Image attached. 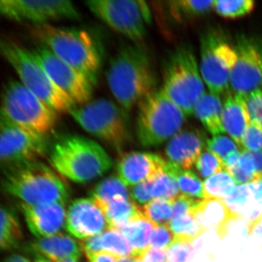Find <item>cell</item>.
<instances>
[{"instance_id":"6da1fadb","label":"cell","mask_w":262,"mask_h":262,"mask_svg":"<svg viewBox=\"0 0 262 262\" xmlns=\"http://www.w3.org/2000/svg\"><path fill=\"white\" fill-rule=\"evenodd\" d=\"M106 80L117 103L130 112L156 90V76L147 49L140 42L122 46L112 58Z\"/></svg>"},{"instance_id":"7a4b0ae2","label":"cell","mask_w":262,"mask_h":262,"mask_svg":"<svg viewBox=\"0 0 262 262\" xmlns=\"http://www.w3.org/2000/svg\"><path fill=\"white\" fill-rule=\"evenodd\" d=\"M49 163L62 177L84 184L107 173L111 157L98 143L78 135L62 136L50 147Z\"/></svg>"},{"instance_id":"3957f363","label":"cell","mask_w":262,"mask_h":262,"mask_svg":"<svg viewBox=\"0 0 262 262\" xmlns=\"http://www.w3.org/2000/svg\"><path fill=\"white\" fill-rule=\"evenodd\" d=\"M33 34L42 46L82 72L94 85L96 84L102 58L92 34L83 29L50 24L36 26Z\"/></svg>"},{"instance_id":"277c9868","label":"cell","mask_w":262,"mask_h":262,"mask_svg":"<svg viewBox=\"0 0 262 262\" xmlns=\"http://www.w3.org/2000/svg\"><path fill=\"white\" fill-rule=\"evenodd\" d=\"M2 188L23 204H66L70 199V188L67 182L40 161L10 168L2 180Z\"/></svg>"},{"instance_id":"5b68a950","label":"cell","mask_w":262,"mask_h":262,"mask_svg":"<svg viewBox=\"0 0 262 262\" xmlns=\"http://www.w3.org/2000/svg\"><path fill=\"white\" fill-rule=\"evenodd\" d=\"M186 115L164 91L155 90L138 105L136 136L144 147L161 145L177 135Z\"/></svg>"},{"instance_id":"8992f818","label":"cell","mask_w":262,"mask_h":262,"mask_svg":"<svg viewBox=\"0 0 262 262\" xmlns=\"http://www.w3.org/2000/svg\"><path fill=\"white\" fill-rule=\"evenodd\" d=\"M0 53L13 67L21 83L57 113H70L77 106L53 83L32 51L0 39Z\"/></svg>"},{"instance_id":"52a82bcc","label":"cell","mask_w":262,"mask_h":262,"mask_svg":"<svg viewBox=\"0 0 262 262\" xmlns=\"http://www.w3.org/2000/svg\"><path fill=\"white\" fill-rule=\"evenodd\" d=\"M164 90L186 116H190L194 106L205 93L195 55L187 47H179L170 53L164 65Z\"/></svg>"},{"instance_id":"ba28073f","label":"cell","mask_w":262,"mask_h":262,"mask_svg":"<svg viewBox=\"0 0 262 262\" xmlns=\"http://www.w3.org/2000/svg\"><path fill=\"white\" fill-rule=\"evenodd\" d=\"M71 116L86 132L120 149L130 140L128 112L118 103L98 98L71 110Z\"/></svg>"},{"instance_id":"9c48e42d","label":"cell","mask_w":262,"mask_h":262,"mask_svg":"<svg viewBox=\"0 0 262 262\" xmlns=\"http://www.w3.org/2000/svg\"><path fill=\"white\" fill-rule=\"evenodd\" d=\"M0 120L47 136L56 126L58 113L21 82L13 81L7 85L2 97Z\"/></svg>"},{"instance_id":"30bf717a","label":"cell","mask_w":262,"mask_h":262,"mask_svg":"<svg viewBox=\"0 0 262 262\" xmlns=\"http://www.w3.org/2000/svg\"><path fill=\"white\" fill-rule=\"evenodd\" d=\"M85 4L101 21L132 42H140L146 37L151 23V10L146 2L91 0Z\"/></svg>"},{"instance_id":"8fae6325","label":"cell","mask_w":262,"mask_h":262,"mask_svg":"<svg viewBox=\"0 0 262 262\" xmlns=\"http://www.w3.org/2000/svg\"><path fill=\"white\" fill-rule=\"evenodd\" d=\"M236 61L235 48L223 33L211 29L202 35L200 70L210 92L220 96L228 94Z\"/></svg>"},{"instance_id":"7c38bea8","label":"cell","mask_w":262,"mask_h":262,"mask_svg":"<svg viewBox=\"0 0 262 262\" xmlns=\"http://www.w3.org/2000/svg\"><path fill=\"white\" fill-rule=\"evenodd\" d=\"M49 149L47 136L0 120V163L12 168L39 161Z\"/></svg>"},{"instance_id":"4fadbf2b","label":"cell","mask_w":262,"mask_h":262,"mask_svg":"<svg viewBox=\"0 0 262 262\" xmlns=\"http://www.w3.org/2000/svg\"><path fill=\"white\" fill-rule=\"evenodd\" d=\"M0 18L35 25L61 20H78L77 7L67 0H0Z\"/></svg>"},{"instance_id":"5bb4252c","label":"cell","mask_w":262,"mask_h":262,"mask_svg":"<svg viewBox=\"0 0 262 262\" xmlns=\"http://www.w3.org/2000/svg\"><path fill=\"white\" fill-rule=\"evenodd\" d=\"M234 48L237 61L231 75L230 90L244 97L262 89V39L239 36Z\"/></svg>"},{"instance_id":"9a60e30c","label":"cell","mask_w":262,"mask_h":262,"mask_svg":"<svg viewBox=\"0 0 262 262\" xmlns=\"http://www.w3.org/2000/svg\"><path fill=\"white\" fill-rule=\"evenodd\" d=\"M32 52L53 83L76 104L91 101L94 84L82 72L62 61L44 46Z\"/></svg>"},{"instance_id":"2e32d148","label":"cell","mask_w":262,"mask_h":262,"mask_svg":"<svg viewBox=\"0 0 262 262\" xmlns=\"http://www.w3.org/2000/svg\"><path fill=\"white\" fill-rule=\"evenodd\" d=\"M65 227L69 233L80 239L101 234L108 228L102 211L89 198H80L71 203Z\"/></svg>"},{"instance_id":"e0dca14e","label":"cell","mask_w":262,"mask_h":262,"mask_svg":"<svg viewBox=\"0 0 262 262\" xmlns=\"http://www.w3.org/2000/svg\"><path fill=\"white\" fill-rule=\"evenodd\" d=\"M168 160L151 152L133 151L122 155L117 164L118 177L127 187L151 180L168 166Z\"/></svg>"},{"instance_id":"ac0fdd59","label":"cell","mask_w":262,"mask_h":262,"mask_svg":"<svg viewBox=\"0 0 262 262\" xmlns=\"http://www.w3.org/2000/svg\"><path fill=\"white\" fill-rule=\"evenodd\" d=\"M63 203H52L39 205L21 203L20 208L26 224L37 238L59 234L66 226L67 211Z\"/></svg>"},{"instance_id":"d6986e66","label":"cell","mask_w":262,"mask_h":262,"mask_svg":"<svg viewBox=\"0 0 262 262\" xmlns=\"http://www.w3.org/2000/svg\"><path fill=\"white\" fill-rule=\"evenodd\" d=\"M206 144L204 136L199 131L181 130L168 141L165 155L169 163L183 170H190L195 166Z\"/></svg>"},{"instance_id":"ffe728a7","label":"cell","mask_w":262,"mask_h":262,"mask_svg":"<svg viewBox=\"0 0 262 262\" xmlns=\"http://www.w3.org/2000/svg\"><path fill=\"white\" fill-rule=\"evenodd\" d=\"M193 216L206 232L214 231L220 238L227 234L229 225L239 218V215L229 208L225 200L215 198L201 201Z\"/></svg>"},{"instance_id":"44dd1931","label":"cell","mask_w":262,"mask_h":262,"mask_svg":"<svg viewBox=\"0 0 262 262\" xmlns=\"http://www.w3.org/2000/svg\"><path fill=\"white\" fill-rule=\"evenodd\" d=\"M251 122L244 98L239 95H227L222 112V124L225 134L241 146L245 131Z\"/></svg>"},{"instance_id":"7402d4cb","label":"cell","mask_w":262,"mask_h":262,"mask_svg":"<svg viewBox=\"0 0 262 262\" xmlns=\"http://www.w3.org/2000/svg\"><path fill=\"white\" fill-rule=\"evenodd\" d=\"M30 247L36 255L48 258L51 262L72 256L80 257L82 251L80 244L70 236L61 233L37 238L33 241Z\"/></svg>"},{"instance_id":"603a6c76","label":"cell","mask_w":262,"mask_h":262,"mask_svg":"<svg viewBox=\"0 0 262 262\" xmlns=\"http://www.w3.org/2000/svg\"><path fill=\"white\" fill-rule=\"evenodd\" d=\"M223 103L220 96L206 92L198 100L193 114L212 136L225 134L222 124Z\"/></svg>"},{"instance_id":"cb8c5ba5","label":"cell","mask_w":262,"mask_h":262,"mask_svg":"<svg viewBox=\"0 0 262 262\" xmlns=\"http://www.w3.org/2000/svg\"><path fill=\"white\" fill-rule=\"evenodd\" d=\"M97 206L106 217L108 229L117 230L134 221L144 218L140 206L131 200H118Z\"/></svg>"},{"instance_id":"d4e9b609","label":"cell","mask_w":262,"mask_h":262,"mask_svg":"<svg viewBox=\"0 0 262 262\" xmlns=\"http://www.w3.org/2000/svg\"><path fill=\"white\" fill-rule=\"evenodd\" d=\"M154 224L146 220L139 219L117 231L123 234L130 243L134 251V258L142 260L146 251L150 248L151 235L155 228Z\"/></svg>"},{"instance_id":"484cf974","label":"cell","mask_w":262,"mask_h":262,"mask_svg":"<svg viewBox=\"0 0 262 262\" xmlns=\"http://www.w3.org/2000/svg\"><path fill=\"white\" fill-rule=\"evenodd\" d=\"M23 238L18 215L10 208L0 206V251L16 248Z\"/></svg>"},{"instance_id":"4316f807","label":"cell","mask_w":262,"mask_h":262,"mask_svg":"<svg viewBox=\"0 0 262 262\" xmlns=\"http://www.w3.org/2000/svg\"><path fill=\"white\" fill-rule=\"evenodd\" d=\"M91 199L96 205L105 204L118 200H130L127 186L117 177H110L96 184L91 192Z\"/></svg>"},{"instance_id":"83f0119b","label":"cell","mask_w":262,"mask_h":262,"mask_svg":"<svg viewBox=\"0 0 262 262\" xmlns=\"http://www.w3.org/2000/svg\"><path fill=\"white\" fill-rule=\"evenodd\" d=\"M168 166L150 181L152 199H165L173 201L180 195L178 183L173 173V165L168 161Z\"/></svg>"},{"instance_id":"f1b7e54d","label":"cell","mask_w":262,"mask_h":262,"mask_svg":"<svg viewBox=\"0 0 262 262\" xmlns=\"http://www.w3.org/2000/svg\"><path fill=\"white\" fill-rule=\"evenodd\" d=\"M225 201L229 208L239 217L246 215L258 208L255 201L253 184L237 186Z\"/></svg>"},{"instance_id":"f546056e","label":"cell","mask_w":262,"mask_h":262,"mask_svg":"<svg viewBox=\"0 0 262 262\" xmlns=\"http://www.w3.org/2000/svg\"><path fill=\"white\" fill-rule=\"evenodd\" d=\"M174 235V241L192 243L206 231L193 215H180L172 219L168 223Z\"/></svg>"},{"instance_id":"4dcf8cb0","label":"cell","mask_w":262,"mask_h":262,"mask_svg":"<svg viewBox=\"0 0 262 262\" xmlns=\"http://www.w3.org/2000/svg\"><path fill=\"white\" fill-rule=\"evenodd\" d=\"M203 186L204 199L225 200L234 190L236 184L230 174L225 170L207 179Z\"/></svg>"},{"instance_id":"1f68e13d","label":"cell","mask_w":262,"mask_h":262,"mask_svg":"<svg viewBox=\"0 0 262 262\" xmlns=\"http://www.w3.org/2000/svg\"><path fill=\"white\" fill-rule=\"evenodd\" d=\"M103 251L118 258L134 257V251L126 237L118 231L107 229L101 233Z\"/></svg>"},{"instance_id":"d6a6232c","label":"cell","mask_w":262,"mask_h":262,"mask_svg":"<svg viewBox=\"0 0 262 262\" xmlns=\"http://www.w3.org/2000/svg\"><path fill=\"white\" fill-rule=\"evenodd\" d=\"M214 0L194 1V0H177L169 2V8L174 18L181 19L199 16L213 9Z\"/></svg>"},{"instance_id":"836d02e7","label":"cell","mask_w":262,"mask_h":262,"mask_svg":"<svg viewBox=\"0 0 262 262\" xmlns=\"http://www.w3.org/2000/svg\"><path fill=\"white\" fill-rule=\"evenodd\" d=\"M172 165L182 194L198 200L204 199V183L202 182L201 179L191 170H183L173 164Z\"/></svg>"},{"instance_id":"e575fe53","label":"cell","mask_w":262,"mask_h":262,"mask_svg":"<svg viewBox=\"0 0 262 262\" xmlns=\"http://www.w3.org/2000/svg\"><path fill=\"white\" fill-rule=\"evenodd\" d=\"M252 0H216L213 10L225 18L234 19L246 16L254 10Z\"/></svg>"},{"instance_id":"d590c367","label":"cell","mask_w":262,"mask_h":262,"mask_svg":"<svg viewBox=\"0 0 262 262\" xmlns=\"http://www.w3.org/2000/svg\"><path fill=\"white\" fill-rule=\"evenodd\" d=\"M144 218L155 226L167 225L172 217L171 201L154 199L141 208Z\"/></svg>"},{"instance_id":"8d00e7d4","label":"cell","mask_w":262,"mask_h":262,"mask_svg":"<svg viewBox=\"0 0 262 262\" xmlns=\"http://www.w3.org/2000/svg\"><path fill=\"white\" fill-rule=\"evenodd\" d=\"M200 177L206 179L225 170V163L220 157L206 150L203 151L195 164Z\"/></svg>"},{"instance_id":"74e56055","label":"cell","mask_w":262,"mask_h":262,"mask_svg":"<svg viewBox=\"0 0 262 262\" xmlns=\"http://www.w3.org/2000/svg\"><path fill=\"white\" fill-rule=\"evenodd\" d=\"M238 146L229 136L224 134L212 136L207 139L206 144V149L220 157L223 162L232 153L239 151Z\"/></svg>"},{"instance_id":"f35d334b","label":"cell","mask_w":262,"mask_h":262,"mask_svg":"<svg viewBox=\"0 0 262 262\" xmlns=\"http://www.w3.org/2000/svg\"><path fill=\"white\" fill-rule=\"evenodd\" d=\"M241 146L244 150L256 151L262 150V125L252 121L245 131Z\"/></svg>"},{"instance_id":"ab89813d","label":"cell","mask_w":262,"mask_h":262,"mask_svg":"<svg viewBox=\"0 0 262 262\" xmlns=\"http://www.w3.org/2000/svg\"><path fill=\"white\" fill-rule=\"evenodd\" d=\"M168 262H189L194 256L192 243L173 241L166 250Z\"/></svg>"},{"instance_id":"60d3db41","label":"cell","mask_w":262,"mask_h":262,"mask_svg":"<svg viewBox=\"0 0 262 262\" xmlns=\"http://www.w3.org/2000/svg\"><path fill=\"white\" fill-rule=\"evenodd\" d=\"M173 241L174 235L168 224L156 226L151 235L150 248L166 251Z\"/></svg>"},{"instance_id":"b9f144b4","label":"cell","mask_w":262,"mask_h":262,"mask_svg":"<svg viewBox=\"0 0 262 262\" xmlns=\"http://www.w3.org/2000/svg\"><path fill=\"white\" fill-rule=\"evenodd\" d=\"M201 201L203 200L195 199V198L181 194L173 201H171L172 211H173L172 212L171 220L183 215H193L196 207L198 206Z\"/></svg>"},{"instance_id":"7bdbcfd3","label":"cell","mask_w":262,"mask_h":262,"mask_svg":"<svg viewBox=\"0 0 262 262\" xmlns=\"http://www.w3.org/2000/svg\"><path fill=\"white\" fill-rule=\"evenodd\" d=\"M244 98L251 120L262 125V89L254 91Z\"/></svg>"},{"instance_id":"ee69618b","label":"cell","mask_w":262,"mask_h":262,"mask_svg":"<svg viewBox=\"0 0 262 262\" xmlns=\"http://www.w3.org/2000/svg\"><path fill=\"white\" fill-rule=\"evenodd\" d=\"M131 201L138 206H145L150 201H152L150 187V181L141 183L134 186L130 192Z\"/></svg>"},{"instance_id":"f6af8a7d","label":"cell","mask_w":262,"mask_h":262,"mask_svg":"<svg viewBox=\"0 0 262 262\" xmlns=\"http://www.w3.org/2000/svg\"><path fill=\"white\" fill-rule=\"evenodd\" d=\"M102 233V232H101ZM101 233L82 239L80 243L81 251L88 260L91 259L98 253L103 252L101 246Z\"/></svg>"},{"instance_id":"bcb514c9","label":"cell","mask_w":262,"mask_h":262,"mask_svg":"<svg viewBox=\"0 0 262 262\" xmlns=\"http://www.w3.org/2000/svg\"><path fill=\"white\" fill-rule=\"evenodd\" d=\"M143 262H168L166 251L149 248L142 258Z\"/></svg>"},{"instance_id":"7dc6e473","label":"cell","mask_w":262,"mask_h":262,"mask_svg":"<svg viewBox=\"0 0 262 262\" xmlns=\"http://www.w3.org/2000/svg\"><path fill=\"white\" fill-rule=\"evenodd\" d=\"M250 151L254 164L255 172L258 180L262 181V150L256 151Z\"/></svg>"},{"instance_id":"c3c4849f","label":"cell","mask_w":262,"mask_h":262,"mask_svg":"<svg viewBox=\"0 0 262 262\" xmlns=\"http://www.w3.org/2000/svg\"><path fill=\"white\" fill-rule=\"evenodd\" d=\"M119 258L111 253L103 252L98 253L94 257L89 260V262H117Z\"/></svg>"},{"instance_id":"681fc988","label":"cell","mask_w":262,"mask_h":262,"mask_svg":"<svg viewBox=\"0 0 262 262\" xmlns=\"http://www.w3.org/2000/svg\"><path fill=\"white\" fill-rule=\"evenodd\" d=\"M3 262H31V261L23 255L14 253V254L10 255L8 257L5 258Z\"/></svg>"},{"instance_id":"f907efd6","label":"cell","mask_w":262,"mask_h":262,"mask_svg":"<svg viewBox=\"0 0 262 262\" xmlns=\"http://www.w3.org/2000/svg\"><path fill=\"white\" fill-rule=\"evenodd\" d=\"M53 262H80V257L72 256V257L66 258H63V259L58 260V261Z\"/></svg>"},{"instance_id":"816d5d0a","label":"cell","mask_w":262,"mask_h":262,"mask_svg":"<svg viewBox=\"0 0 262 262\" xmlns=\"http://www.w3.org/2000/svg\"><path fill=\"white\" fill-rule=\"evenodd\" d=\"M34 262H51L48 259V258L43 257V256H39V255H36L35 259Z\"/></svg>"},{"instance_id":"f5cc1de1","label":"cell","mask_w":262,"mask_h":262,"mask_svg":"<svg viewBox=\"0 0 262 262\" xmlns=\"http://www.w3.org/2000/svg\"><path fill=\"white\" fill-rule=\"evenodd\" d=\"M134 257L121 258H119V259L117 260V262H133L134 261Z\"/></svg>"},{"instance_id":"db71d44e","label":"cell","mask_w":262,"mask_h":262,"mask_svg":"<svg viewBox=\"0 0 262 262\" xmlns=\"http://www.w3.org/2000/svg\"><path fill=\"white\" fill-rule=\"evenodd\" d=\"M133 262H143L142 260L137 259V258H134V261Z\"/></svg>"}]
</instances>
